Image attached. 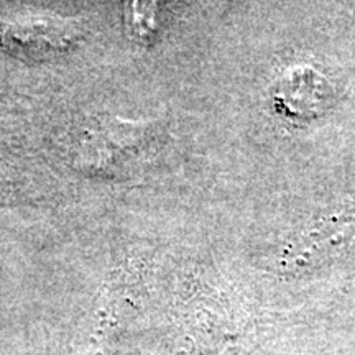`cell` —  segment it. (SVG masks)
<instances>
[{
    "instance_id": "6da1fadb",
    "label": "cell",
    "mask_w": 355,
    "mask_h": 355,
    "mask_svg": "<svg viewBox=\"0 0 355 355\" xmlns=\"http://www.w3.org/2000/svg\"><path fill=\"white\" fill-rule=\"evenodd\" d=\"M245 324L219 311L191 308L180 311L163 331L153 355H225L242 339Z\"/></svg>"
},
{
    "instance_id": "7a4b0ae2",
    "label": "cell",
    "mask_w": 355,
    "mask_h": 355,
    "mask_svg": "<svg viewBox=\"0 0 355 355\" xmlns=\"http://www.w3.org/2000/svg\"><path fill=\"white\" fill-rule=\"evenodd\" d=\"M139 308L130 295L112 283L102 290L86 318L76 324L73 355H119L137 327Z\"/></svg>"
},
{
    "instance_id": "3957f363",
    "label": "cell",
    "mask_w": 355,
    "mask_h": 355,
    "mask_svg": "<svg viewBox=\"0 0 355 355\" xmlns=\"http://www.w3.org/2000/svg\"><path fill=\"white\" fill-rule=\"evenodd\" d=\"M83 32L56 17H24L0 24V50L24 61H48L74 50Z\"/></svg>"
},
{
    "instance_id": "277c9868",
    "label": "cell",
    "mask_w": 355,
    "mask_h": 355,
    "mask_svg": "<svg viewBox=\"0 0 355 355\" xmlns=\"http://www.w3.org/2000/svg\"><path fill=\"white\" fill-rule=\"evenodd\" d=\"M104 128L89 130L81 144V165L92 171L115 170L121 163L137 158L146 128L130 122L112 121Z\"/></svg>"
},
{
    "instance_id": "5b68a950",
    "label": "cell",
    "mask_w": 355,
    "mask_h": 355,
    "mask_svg": "<svg viewBox=\"0 0 355 355\" xmlns=\"http://www.w3.org/2000/svg\"><path fill=\"white\" fill-rule=\"evenodd\" d=\"M275 101L293 117H314L329 107L331 86L319 73L308 68L293 69L278 83Z\"/></svg>"
},
{
    "instance_id": "8992f818",
    "label": "cell",
    "mask_w": 355,
    "mask_h": 355,
    "mask_svg": "<svg viewBox=\"0 0 355 355\" xmlns=\"http://www.w3.org/2000/svg\"><path fill=\"white\" fill-rule=\"evenodd\" d=\"M123 19L133 42L152 43L158 32V0H123Z\"/></svg>"
}]
</instances>
